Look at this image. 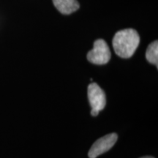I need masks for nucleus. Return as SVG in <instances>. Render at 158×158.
<instances>
[{"label":"nucleus","mask_w":158,"mask_h":158,"mask_svg":"<svg viewBox=\"0 0 158 158\" xmlns=\"http://www.w3.org/2000/svg\"><path fill=\"white\" fill-rule=\"evenodd\" d=\"M140 42L138 32L133 29H126L117 31L113 38V47L116 54L124 59L131 57Z\"/></svg>","instance_id":"f257e3e1"},{"label":"nucleus","mask_w":158,"mask_h":158,"mask_svg":"<svg viewBox=\"0 0 158 158\" xmlns=\"http://www.w3.org/2000/svg\"><path fill=\"white\" fill-rule=\"evenodd\" d=\"M88 98L92 107L91 114L96 116L106 105V97L104 91L95 83L90 84L88 86Z\"/></svg>","instance_id":"f03ea898"},{"label":"nucleus","mask_w":158,"mask_h":158,"mask_svg":"<svg viewBox=\"0 0 158 158\" xmlns=\"http://www.w3.org/2000/svg\"><path fill=\"white\" fill-rule=\"evenodd\" d=\"M110 51L109 47L104 40H97L94 43V47L87 54V59L95 64H105L109 62Z\"/></svg>","instance_id":"7ed1b4c3"},{"label":"nucleus","mask_w":158,"mask_h":158,"mask_svg":"<svg viewBox=\"0 0 158 158\" xmlns=\"http://www.w3.org/2000/svg\"><path fill=\"white\" fill-rule=\"evenodd\" d=\"M118 139V135L116 133H110L102 136L94 142L89 151L88 155L89 158H96L102 155L114 147Z\"/></svg>","instance_id":"20e7f679"},{"label":"nucleus","mask_w":158,"mask_h":158,"mask_svg":"<svg viewBox=\"0 0 158 158\" xmlns=\"http://www.w3.org/2000/svg\"><path fill=\"white\" fill-rule=\"evenodd\" d=\"M55 7L61 13L70 14L79 8V3L77 0H53Z\"/></svg>","instance_id":"39448f33"},{"label":"nucleus","mask_w":158,"mask_h":158,"mask_svg":"<svg viewBox=\"0 0 158 158\" xmlns=\"http://www.w3.org/2000/svg\"><path fill=\"white\" fill-rule=\"evenodd\" d=\"M146 58L151 64L158 65V42L157 40L154 41L148 46L146 52Z\"/></svg>","instance_id":"423d86ee"},{"label":"nucleus","mask_w":158,"mask_h":158,"mask_svg":"<svg viewBox=\"0 0 158 158\" xmlns=\"http://www.w3.org/2000/svg\"><path fill=\"white\" fill-rule=\"evenodd\" d=\"M140 158H155V157H151V156H145V157H140Z\"/></svg>","instance_id":"0eeeda50"}]
</instances>
